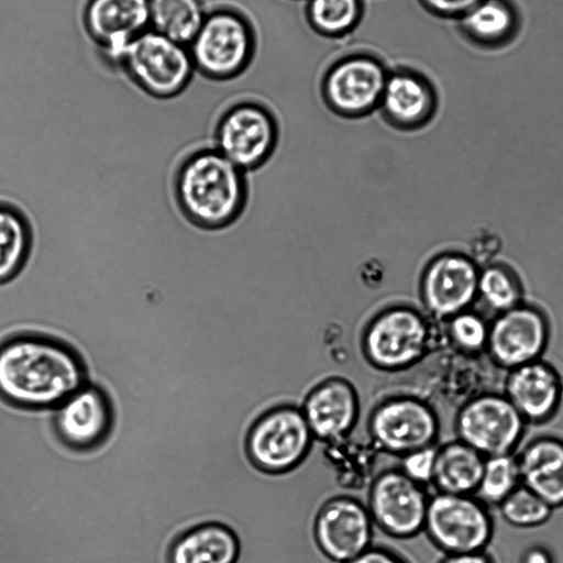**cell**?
Here are the masks:
<instances>
[{
    "label": "cell",
    "mask_w": 563,
    "mask_h": 563,
    "mask_svg": "<svg viewBox=\"0 0 563 563\" xmlns=\"http://www.w3.org/2000/svg\"><path fill=\"white\" fill-rule=\"evenodd\" d=\"M88 383L85 363L67 343L38 333L0 341V400L26 410H53Z\"/></svg>",
    "instance_id": "6da1fadb"
},
{
    "label": "cell",
    "mask_w": 563,
    "mask_h": 563,
    "mask_svg": "<svg viewBox=\"0 0 563 563\" xmlns=\"http://www.w3.org/2000/svg\"><path fill=\"white\" fill-rule=\"evenodd\" d=\"M175 195L180 210L194 224L208 230L227 229L245 211L246 173L217 148H201L177 169Z\"/></svg>",
    "instance_id": "7a4b0ae2"
},
{
    "label": "cell",
    "mask_w": 563,
    "mask_h": 563,
    "mask_svg": "<svg viewBox=\"0 0 563 563\" xmlns=\"http://www.w3.org/2000/svg\"><path fill=\"white\" fill-rule=\"evenodd\" d=\"M432 343L433 330L428 317L408 303L378 310L365 323L360 339L367 364L388 374L417 366L428 356Z\"/></svg>",
    "instance_id": "3957f363"
},
{
    "label": "cell",
    "mask_w": 563,
    "mask_h": 563,
    "mask_svg": "<svg viewBox=\"0 0 563 563\" xmlns=\"http://www.w3.org/2000/svg\"><path fill=\"white\" fill-rule=\"evenodd\" d=\"M314 441L300 406L284 401L267 407L251 421L243 453L257 472L285 475L307 460Z\"/></svg>",
    "instance_id": "277c9868"
},
{
    "label": "cell",
    "mask_w": 563,
    "mask_h": 563,
    "mask_svg": "<svg viewBox=\"0 0 563 563\" xmlns=\"http://www.w3.org/2000/svg\"><path fill=\"white\" fill-rule=\"evenodd\" d=\"M188 49L195 69L219 82L239 78L251 66L256 33L250 18L233 4L210 10Z\"/></svg>",
    "instance_id": "5b68a950"
},
{
    "label": "cell",
    "mask_w": 563,
    "mask_h": 563,
    "mask_svg": "<svg viewBox=\"0 0 563 563\" xmlns=\"http://www.w3.org/2000/svg\"><path fill=\"white\" fill-rule=\"evenodd\" d=\"M440 419L427 400L407 394L383 396L366 420L368 441L379 452L402 457L437 445Z\"/></svg>",
    "instance_id": "8992f818"
},
{
    "label": "cell",
    "mask_w": 563,
    "mask_h": 563,
    "mask_svg": "<svg viewBox=\"0 0 563 563\" xmlns=\"http://www.w3.org/2000/svg\"><path fill=\"white\" fill-rule=\"evenodd\" d=\"M389 69L375 53L349 52L324 70L320 80L321 99L338 117L365 118L378 110Z\"/></svg>",
    "instance_id": "52a82bcc"
},
{
    "label": "cell",
    "mask_w": 563,
    "mask_h": 563,
    "mask_svg": "<svg viewBox=\"0 0 563 563\" xmlns=\"http://www.w3.org/2000/svg\"><path fill=\"white\" fill-rule=\"evenodd\" d=\"M275 113L257 100L241 99L228 104L219 115L213 146L243 172L262 167L279 141Z\"/></svg>",
    "instance_id": "ba28073f"
},
{
    "label": "cell",
    "mask_w": 563,
    "mask_h": 563,
    "mask_svg": "<svg viewBox=\"0 0 563 563\" xmlns=\"http://www.w3.org/2000/svg\"><path fill=\"white\" fill-rule=\"evenodd\" d=\"M475 495L435 493L430 496L423 532L442 554L485 551L494 534V520Z\"/></svg>",
    "instance_id": "9c48e42d"
},
{
    "label": "cell",
    "mask_w": 563,
    "mask_h": 563,
    "mask_svg": "<svg viewBox=\"0 0 563 563\" xmlns=\"http://www.w3.org/2000/svg\"><path fill=\"white\" fill-rule=\"evenodd\" d=\"M527 426L507 397L496 391L466 399L454 418L456 439L485 457L516 453Z\"/></svg>",
    "instance_id": "30bf717a"
},
{
    "label": "cell",
    "mask_w": 563,
    "mask_h": 563,
    "mask_svg": "<svg viewBox=\"0 0 563 563\" xmlns=\"http://www.w3.org/2000/svg\"><path fill=\"white\" fill-rule=\"evenodd\" d=\"M121 64L140 88L158 98L177 95L195 71L188 46L152 29L128 45Z\"/></svg>",
    "instance_id": "8fae6325"
},
{
    "label": "cell",
    "mask_w": 563,
    "mask_h": 563,
    "mask_svg": "<svg viewBox=\"0 0 563 563\" xmlns=\"http://www.w3.org/2000/svg\"><path fill=\"white\" fill-rule=\"evenodd\" d=\"M430 495L400 467L376 473L368 485L366 507L376 526L395 540H411L423 531Z\"/></svg>",
    "instance_id": "7c38bea8"
},
{
    "label": "cell",
    "mask_w": 563,
    "mask_h": 563,
    "mask_svg": "<svg viewBox=\"0 0 563 563\" xmlns=\"http://www.w3.org/2000/svg\"><path fill=\"white\" fill-rule=\"evenodd\" d=\"M374 527L366 504L350 495H335L314 515L313 545L325 559L346 563L374 543Z\"/></svg>",
    "instance_id": "4fadbf2b"
},
{
    "label": "cell",
    "mask_w": 563,
    "mask_h": 563,
    "mask_svg": "<svg viewBox=\"0 0 563 563\" xmlns=\"http://www.w3.org/2000/svg\"><path fill=\"white\" fill-rule=\"evenodd\" d=\"M114 412L107 391L88 382L52 411L53 429L68 449L85 452L110 435Z\"/></svg>",
    "instance_id": "5bb4252c"
},
{
    "label": "cell",
    "mask_w": 563,
    "mask_h": 563,
    "mask_svg": "<svg viewBox=\"0 0 563 563\" xmlns=\"http://www.w3.org/2000/svg\"><path fill=\"white\" fill-rule=\"evenodd\" d=\"M316 441L338 442L351 435L361 412L357 389L343 376H328L316 383L300 405Z\"/></svg>",
    "instance_id": "9a60e30c"
},
{
    "label": "cell",
    "mask_w": 563,
    "mask_h": 563,
    "mask_svg": "<svg viewBox=\"0 0 563 563\" xmlns=\"http://www.w3.org/2000/svg\"><path fill=\"white\" fill-rule=\"evenodd\" d=\"M438 107L437 87L424 73L406 65L389 69L377 110L386 124L402 132L420 130Z\"/></svg>",
    "instance_id": "2e32d148"
},
{
    "label": "cell",
    "mask_w": 563,
    "mask_h": 563,
    "mask_svg": "<svg viewBox=\"0 0 563 563\" xmlns=\"http://www.w3.org/2000/svg\"><path fill=\"white\" fill-rule=\"evenodd\" d=\"M478 277L470 258L453 252L441 253L421 273V301L433 316L449 319L472 302L478 291Z\"/></svg>",
    "instance_id": "e0dca14e"
},
{
    "label": "cell",
    "mask_w": 563,
    "mask_h": 563,
    "mask_svg": "<svg viewBox=\"0 0 563 563\" xmlns=\"http://www.w3.org/2000/svg\"><path fill=\"white\" fill-rule=\"evenodd\" d=\"M549 340L541 312L529 307L504 311L488 328L486 350L500 368L512 369L541 358Z\"/></svg>",
    "instance_id": "ac0fdd59"
},
{
    "label": "cell",
    "mask_w": 563,
    "mask_h": 563,
    "mask_svg": "<svg viewBox=\"0 0 563 563\" xmlns=\"http://www.w3.org/2000/svg\"><path fill=\"white\" fill-rule=\"evenodd\" d=\"M84 24L106 58L121 63L128 45L150 29V0H88Z\"/></svg>",
    "instance_id": "d6986e66"
},
{
    "label": "cell",
    "mask_w": 563,
    "mask_h": 563,
    "mask_svg": "<svg viewBox=\"0 0 563 563\" xmlns=\"http://www.w3.org/2000/svg\"><path fill=\"white\" fill-rule=\"evenodd\" d=\"M503 394L527 424H540L559 411L563 380L554 366L540 358L507 371Z\"/></svg>",
    "instance_id": "ffe728a7"
},
{
    "label": "cell",
    "mask_w": 563,
    "mask_h": 563,
    "mask_svg": "<svg viewBox=\"0 0 563 563\" xmlns=\"http://www.w3.org/2000/svg\"><path fill=\"white\" fill-rule=\"evenodd\" d=\"M521 484L554 510L563 507V439L544 434L517 450Z\"/></svg>",
    "instance_id": "44dd1931"
},
{
    "label": "cell",
    "mask_w": 563,
    "mask_h": 563,
    "mask_svg": "<svg viewBox=\"0 0 563 563\" xmlns=\"http://www.w3.org/2000/svg\"><path fill=\"white\" fill-rule=\"evenodd\" d=\"M242 551L239 533L228 522L207 520L179 534L169 549V563H236Z\"/></svg>",
    "instance_id": "7402d4cb"
},
{
    "label": "cell",
    "mask_w": 563,
    "mask_h": 563,
    "mask_svg": "<svg viewBox=\"0 0 563 563\" xmlns=\"http://www.w3.org/2000/svg\"><path fill=\"white\" fill-rule=\"evenodd\" d=\"M456 21L466 41L486 49L510 44L521 26L520 12L512 0H481Z\"/></svg>",
    "instance_id": "603a6c76"
},
{
    "label": "cell",
    "mask_w": 563,
    "mask_h": 563,
    "mask_svg": "<svg viewBox=\"0 0 563 563\" xmlns=\"http://www.w3.org/2000/svg\"><path fill=\"white\" fill-rule=\"evenodd\" d=\"M485 456L459 439L437 445L431 486L437 493L475 495Z\"/></svg>",
    "instance_id": "cb8c5ba5"
},
{
    "label": "cell",
    "mask_w": 563,
    "mask_h": 563,
    "mask_svg": "<svg viewBox=\"0 0 563 563\" xmlns=\"http://www.w3.org/2000/svg\"><path fill=\"white\" fill-rule=\"evenodd\" d=\"M207 15L201 0H150V29L188 46Z\"/></svg>",
    "instance_id": "d4e9b609"
},
{
    "label": "cell",
    "mask_w": 563,
    "mask_h": 563,
    "mask_svg": "<svg viewBox=\"0 0 563 563\" xmlns=\"http://www.w3.org/2000/svg\"><path fill=\"white\" fill-rule=\"evenodd\" d=\"M305 16L321 37L339 40L350 35L364 16V0H305Z\"/></svg>",
    "instance_id": "484cf974"
},
{
    "label": "cell",
    "mask_w": 563,
    "mask_h": 563,
    "mask_svg": "<svg viewBox=\"0 0 563 563\" xmlns=\"http://www.w3.org/2000/svg\"><path fill=\"white\" fill-rule=\"evenodd\" d=\"M32 247V232L24 216L14 207L0 203V284L15 277Z\"/></svg>",
    "instance_id": "4316f807"
},
{
    "label": "cell",
    "mask_w": 563,
    "mask_h": 563,
    "mask_svg": "<svg viewBox=\"0 0 563 563\" xmlns=\"http://www.w3.org/2000/svg\"><path fill=\"white\" fill-rule=\"evenodd\" d=\"M379 452L368 442L352 441L349 438L324 444V456L335 471V479L346 489H362L369 485L375 476L376 465L356 463L354 461Z\"/></svg>",
    "instance_id": "83f0119b"
},
{
    "label": "cell",
    "mask_w": 563,
    "mask_h": 563,
    "mask_svg": "<svg viewBox=\"0 0 563 563\" xmlns=\"http://www.w3.org/2000/svg\"><path fill=\"white\" fill-rule=\"evenodd\" d=\"M520 484L516 453L487 456L475 496L486 506L497 507Z\"/></svg>",
    "instance_id": "f1b7e54d"
},
{
    "label": "cell",
    "mask_w": 563,
    "mask_h": 563,
    "mask_svg": "<svg viewBox=\"0 0 563 563\" xmlns=\"http://www.w3.org/2000/svg\"><path fill=\"white\" fill-rule=\"evenodd\" d=\"M504 521L516 528H536L547 523L554 509L531 489L520 484L498 506Z\"/></svg>",
    "instance_id": "f546056e"
},
{
    "label": "cell",
    "mask_w": 563,
    "mask_h": 563,
    "mask_svg": "<svg viewBox=\"0 0 563 563\" xmlns=\"http://www.w3.org/2000/svg\"><path fill=\"white\" fill-rule=\"evenodd\" d=\"M478 291L492 308L503 312L516 307L520 296L515 275L503 266H490L479 275Z\"/></svg>",
    "instance_id": "4dcf8cb0"
},
{
    "label": "cell",
    "mask_w": 563,
    "mask_h": 563,
    "mask_svg": "<svg viewBox=\"0 0 563 563\" xmlns=\"http://www.w3.org/2000/svg\"><path fill=\"white\" fill-rule=\"evenodd\" d=\"M449 319L448 336L456 349L472 354L486 347L488 328L481 317L462 311Z\"/></svg>",
    "instance_id": "1f68e13d"
},
{
    "label": "cell",
    "mask_w": 563,
    "mask_h": 563,
    "mask_svg": "<svg viewBox=\"0 0 563 563\" xmlns=\"http://www.w3.org/2000/svg\"><path fill=\"white\" fill-rule=\"evenodd\" d=\"M437 445L413 451L401 457L400 468L412 481L431 485Z\"/></svg>",
    "instance_id": "d6a6232c"
},
{
    "label": "cell",
    "mask_w": 563,
    "mask_h": 563,
    "mask_svg": "<svg viewBox=\"0 0 563 563\" xmlns=\"http://www.w3.org/2000/svg\"><path fill=\"white\" fill-rule=\"evenodd\" d=\"M431 15L459 20L481 0H417Z\"/></svg>",
    "instance_id": "836d02e7"
},
{
    "label": "cell",
    "mask_w": 563,
    "mask_h": 563,
    "mask_svg": "<svg viewBox=\"0 0 563 563\" xmlns=\"http://www.w3.org/2000/svg\"><path fill=\"white\" fill-rule=\"evenodd\" d=\"M346 563H410L402 551L396 547L373 543L367 550Z\"/></svg>",
    "instance_id": "e575fe53"
},
{
    "label": "cell",
    "mask_w": 563,
    "mask_h": 563,
    "mask_svg": "<svg viewBox=\"0 0 563 563\" xmlns=\"http://www.w3.org/2000/svg\"><path fill=\"white\" fill-rule=\"evenodd\" d=\"M435 563H495L489 554L485 551L459 553V554H442Z\"/></svg>",
    "instance_id": "d590c367"
},
{
    "label": "cell",
    "mask_w": 563,
    "mask_h": 563,
    "mask_svg": "<svg viewBox=\"0 0 563 563\" xmlns=\"http://www.w3.org/2000/svg\"><path fill=\"white\" fill-rule=\"evenodd\" d=\"M520 563H554V558L550 549L532 544L522 552Z\"/></svg>",
    "instance_id": "8d00e7d4"
},
{
    "label": "cell",
    "mask_w": 563,
    "mask_h": 563,
    "mask_svg": "<svg viewBox=\"0 0 563 563\" xmlns=\"http://www.w3.org/2000/svg\"><path fill=\"white\" fill-rule=\"evenodd\" d=\"M173 342H175V341H173ZM175 343H177V342H175ZM177 344H178V343H177ZM178 345H179V344H178ZM180 346H181V345H180ZM181 347H183V346H181ZM183 349H184V347H183ZM184 350H185V349H184ZM185 351H186V350H185ZM186 353H187V351H186ZM187 354H188V353H187ZM188 355H189V354H188ZM189 357H190V356H189ZM190 360H191V358H190ZM191 363H192V361H191ZM192 366H194V363H192ZM194 371H195V367H194ZM195 376H196V372H195ZM196 385H197V378H196ZM197 394H198V387H197ZM198 404H199V397H198Z\"/></svg>",
    "instance_id": "74e56055"
},
{
    "label": "cell",
    "mask_w": 563,
    "mask_h": 563,
    "mask_svg": "<svg viewBox=\"0 0 563 563\" xmlns=\"http://www.w3.org/2000/svg\"><path fill=\"white\" fill-rule=\"evenodd\" d=\"M177 345H178V344H177ZM178 346H179V345H178ZM180 347H181V346H180ZM181 349H183V347H181ZM183 350H184V349H183ZM184 351H185V350H184ZM185 352H186V351H185ZM187 355H188V354H187ZM188 356H189V355H188ZM189 358H190V357H189ZM190 361H191V360H190ZM191 364H192V363H191ZM192 367H194V366H192ZM194 372H195V371H194ZM195 379H196V376H195ZM196 387H197V385H196ZM197 396H198V394H197ZM198 411H199V407H198Z\"/></svg>",
    "instance_id": "f35d334b"
}]
</instances>
